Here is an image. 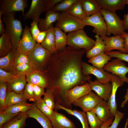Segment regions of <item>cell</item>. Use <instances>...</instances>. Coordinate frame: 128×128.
Returning <instances> with one entry per match:
<instances>
[{
	"instance_id": "18",
	"label": "cell",
	"mask_w": 128,
	"mask_h": 128,
	"mask_svg": "<svg viewBox=\"0 0 128 128\" xmlns=\"http://www.w3.org/2000/svg\"><path fill=\"white\" fill-rule=\"evenodd\" d=\"M105 45L104 52L105 53L117 50L123 53H126L124 46V40L120 35L108 37L107 35L101 37Z\"/></svg>"
},
{
	"instance_id": "22",
	"label": "cell",
	"mask_w": 128,
	"mask_h": 128,
	"mask_svg": "<svg viewBox=\"0 0 128 128\" xmlns=\"http://www.w3.org/2000/svg\"><path fill=\"white\" fill-rule=\"evenodd\" d=\"M92 111L103 123L114 117L111 112L107 101L104 100L99 102Z\"/></svg>"
},
{
	"instance_id": "37",
	"label": "cell",
	"mask_w": 128,
	"mask_h": 128,
	"mask_svg": "<svg viewBox=\"0 0 128 128\" xmlns=\"http://www.w3.org/2000/svg\"><path fill=\"white\" fill-rule=\"evenodd\" d=\"M34 70L30 64H20L14 65L11 72L14 75H26Z\"/></svg>"
},
{
	"instance_id": "33",
	"label": "cell",
	"mask_w": 128,
	"mask_h": 128,
	"mask_svg": "<svg viewBox=\"0 0 128 128\" xmlns=\"http://www.w3.org/2000/svg\"><path fill=\"white\" fill-rule=\"evenodd\" d=\"M111 57L103 52L93 57L88 61L93 66L100 69H103L105 65L111 59Z\"/></svg>"
},
{
	"instance_id": "4",
	"label": "cell",
	"mask_w": 128,
	"mask_h": 128,
	"mask_svg": "<svg viewBox=\"0 0 128 128\" xmlns=\"http://www.w3.org/2000/svg\"><path fill=\"white\" fill-rule=\"evenodd\" d=\"M68 46L77 50L84 49L87 51L94 46L95 41L88 37L83 29L68 33Z\"/></svg>"
},
{
	"instance_id": "13",
	"label": "cell",
	"mask_w": 128,
	"mask_h": 128,
	"mask_svg": "<svg viewBox=\"0 0 128 128\" xmlns=\"http://www.w3.org/2000/svg\"><path fill=\"white\" fill-rule=\"evenodd\" d=\"M47 1V0H32L29 9L23 16L24 19H31L38 23L41 19V14L46 11Z\"/></svg>"
},
{
	"instance_id": "52",
	"label": "cell",
	"mask_w": 128,
	"mask_h": 128,
	"mask_svg": "<svg viewBox=\"0 0 128 128\" xmlns=\"http://www.w3.org/2000/svg\"><path fill=\"white\" fill-rule=\"evenodd\" d=\"M47 30L41 31L35 41L37 43L41 44L44 40L46 36Z\"/></svg>"
},
{
	"instance_id": "38",
	"label": "cell",
	"mask_w": 128,
	"mask_h": 128,
	"mask_svg": "<svg viewBox=\"0 0 128 128\" xmlns=\"http://www.w3.org/2000/svg\"><path fill=\"white\" fill-rule=\"evenodd\" d=\"M90 128H100L103 123L92 111L86 112Z\"/></svg>"
},
{
	"instance_id": "25",
	"label": "cell",
	"mask_w": 128,
	"mask_h": 128,
	"mask_svg": "<svg viewBox=\"0 0 128 128\" xmlns=\"http://www.w3.org/2000/svg\"><path fill=\"white\" fill-rule=\"evenodd\" d=\"M62 110L68 114L76 117L79 121L82 126V128H90L88 126L86 113L78 110L70 109L65 107L59 104H55L54 110Z\"/></svg>"
},
{
	"instance_id": "29",
	"label": "cell",
	"mask_w": 128,
	"mask_h": 128,
	"mask_svg": "<svg viewBox=\"0 0 128 128\" xmlns=\"http://www.w3.org/2000/svg\"><path fill=\"white\" fill-rule=\"evenodd\" d=\"M28 118L27 112L21 113L5 123L2 128H24Z\"/></svg>"
},
{
	"instance_id": "42",
	"label": "cell",
	"mask_w": 128,
	"mask_h": 128,
	"mask_svg": "<svg viewBox=\"0 0 128 128\" xmlns=\"http://www.w3.org/2000/svg\"><path fill=\"white\" fill-rule=\"evenodd\" d=\"M7 82H0V112L7 108L5 101L7 92Z\"/></svg>"
},
{
	"instance_id": "19",
	"label": "cell",
	"mask_w": 128,
	"mask_h": 128,
	"mask_svg": "<svg viewBox=\"0 0 128 128\" xmlns=\"http://www.w3.org/2000/svg\"><path fill=\"white\" fill-rule=\"evenodd\" d=\"M53 128H76L74 123L65 115L54 110L50 120Z\"/></svg>"
},
{
	"instance_id": "32",
	"label": "cell",
	"mask_w": 128,
	"mask_h": 128,
	"mask_svg": "<svg viewBox=\"0 0 128 128\" xmlns=\"http://www.w3.org/2000/svg\"><path fill=\"white\" fill-rule=\"evenodd\" d=\"M27 103L25 99L23 91L16 93L13 91H7L5 103L7 108L13 105L21 103Z\"/></svg>"
},
{
	"instance_id": "54",
	"label": "cell",
	"mask_w": 128,
	"mask_h": 128,
	"mask_svg": "<svg viewBox=\"0 0 128 128\" xmlns=\"http://www.w3.org/2000/svg\"><path fill=\"white\" fill-rule=\"evenodd\" d=\"M2 14L0 13V35L5 33V31L4 24L2 19Z\"/></svg>"
},
{
	"instance_id": "41",
	"label": "cell",
	"mask_w": 128,
	"mask_h": 128,
	"mask_svg": "<svg viewBox=\"0 0 128 128\" xmlns=\"http://www.w3.org/2000/svg\"><path fill=\"white\" fill-rule=\"evenodd\" d=\"M44 96L43 99L46 104L51 109L53 110L55 104V97L50 88H46Z\"/></svg>"
},
{
	"instance_id": "35",
	"label": "cell",
	"mask_w": 128,
	"mask_h": 128,
	"mask_svg": "<svg viewBox=\"0 0 128 128\" xmlns=\"http://www.w3.org/2000/svg\"><path fill=\"white\" fill-rule=\"evenodd\" d=\"M32 105L27 103H18L8 107L3 112L12 114L26 112L31 109Z\"/></svg>"
},
{
	"instance_id": "12",
	"label": "cell",
	"mask_w": 128,
	"mask_h": 128,
	"mask_svg": "<svg viewBox=\"0 0 128 128\" xmlns=\"http://www.w3.org/2000/svg\"><path fill=\"white\" fill-rule=\"evenodd\" d=\"M82 71L85 75L92 74L99 82L104 83L110 82L112 74L106 72L103 69H100L91 65L84 61L81 62Z\"/></svg>"
},
{
	"instance_id": "28",
	"label": "cell",
	"mask_w": 128,
	"mask_h": 128,
	"mask_svg": "<svg viewBox=\"0 0 128 128\" xmlns=\"http://www.w3.org/2000/svg\"><path fill=\"white\" fill-rule=\"evenodd\" d=\"M83 10L87 16L101 12L102 8L96 0H80Z\"/></svg>"
},
{
	"instance_id": "21",
	"label": "cell",
	"mask_w": 128,
	"mask_h": 128,
	"mask_svg": "<svg viewBox=\"0 0 128 128\" xmlns=\"http://www.w3.org/2000/svg\"><path fill=\"white\" fill-rule=\"evenodd\" d=\"M27 113L29 117L35 119L43 128H53L50 119L37 108L35 103H32Z\"/></svg>"
},
{
	"instance_id": "48",
	"label": "cell",
	"mask_w": 128,
	"mask_h": 128,
	"mask_svg": "<svg viewBox=\"0 0 128 128\" xmlns=\"http://www.w3.org/2000/svg\"><path fill=\"white\" fill-rule=\"evenodd\" d=\"M124 115L123 113L117 110L114 115V118L112 123L108 128H117Z\"/></svg>"
},
{
	"instance_id": "46",
	"label": "cell",
	"mask_w": 128,
	"mask_h": 128,
	"mask_svg": "<svg viewBox=\"0 0 128 128\" xmlns=\"http://www.w3.org/2000/svg\"><path fill=\"white\" fill-rule=\"evenodd\" d=\"M105 53L111 58H118L122 61L128 62V53H123L118 51H111Z\"/></svg>"
},
{
	"instance_id": "14",
	"label": "cell",
	"mask_w": 128,
	"mask_h": 128,
	"mask_svg": "<svg viewBox=\"0 0 128 128\" xmlns=\"http://www.w3.org/2000/svg\"><path fill=\"white\" fill-rule=\"evenodd\" d=\"M36 43L31 34L29 28L25 24L17 48L18 51L20 54H27Z\"/></svg>"
},
{
	"instance_id": "3",
	"label": "cell",
	"mask_w": 128,
	"mask_h": 128,
	"mask_svg": "<svg viewBox=\"0 0 128 128\" xmlns=\"http://www.w3.org/2000/svg\"><path fill=\"white\" fill-rule=\"evenodd\" d=\"M27 55L33 69L40 71L46 70L52 55L41 44L38 43H36L33 49Z\"/></svg>"
},
{
	"instance_id": "43",
	"label": "cell",
	"mask_w": 128,
	"mask_h": 128,
	"mask_svg": "<svg viewBox=\"0 0 128 128\" xmlns=\"http://www.w3.org/2000/svg\"><path fill=\"white\" fill-rule=\"evenodd\" d=\"M23 93L25 97L27 100H28L30 101L35 102L36 100L34 96L33 84L27 82L24 90Z\"/></svg>"
},
{
	"instance_id": "56",
	"label": "cell",
	"mask_w": 128,
	"mask_h": 128,
	"mask_svg": "<svg viewBox=\"0 0 128 128\" xmlns=\"http://www.w3.org/2000/svg\"><path fill=\"white\" fill-rule=\"evenodd\" d=\"M124 100L121 104L120 107L123 108L128 101V88L127 89L126 93L124 97Z\"/></svg>"
},
{
	"instance_id": "57",
	"label": "cell",
	"mask_w": 128,
	"mask_h": 128,
	"mask_svg": "<svg viewBox=\"0 0 128 128\" xmlns=\"http://www.w3.org/2000/svg\"><path fill=\"white\" fill-rule=\"evenodd\" d=\"M123 17L124 19L123 21L125 29V30H128V13L124 14Z\"/></svg>"
},
{
	"instance_id": "55",
	"label": "cell",
	"mask_w": 128,
	"mask_h": 128,
	"mask_svg": "<svg viewBox=\"0 0 128 128\" xmlns=\"http://www.w3.org/2000/svg\"><path fill=\"white\" fill-rule=\"evenodd\" d=\"M114 118V117L112 118L103 123L100 128H108L112 123Z\"/></svg>"
},
{
	"instance_id": "44",
	"label": "cell",
	"mask_w": 128,
	"mask_h": 128,
	"mask_svg": "<svg viewBox=\"0 0 128 128\" xmlns=\"http://www.w3.org/2000/svg\"><path fill=\"white\" fill-rule=\"evenodd\" d=\"M20 113L12 114L4 112H0V128H2L5 123Z\"/></svg>"
},
{
	"instance_id": "9",
	"label": "cell",
	"mask_w": 128,
	"mask_h": 128,
	"mask_svg": "<svg viewBox=\"0 0 128 128\" xmlns=\"http://www.w3.org/2000/svg\"><path fill=\"white\" fill-rule=\"evenodd\" d=\"M103 69L118 76L123 82L128 83V78L126 76L128 73V67L120 59L116 58L109 62Z\"/></svg>"
},
{
	"instance_id": "45",
	"label": "cell",
	"mask_w": 128,
	"mask_h": 128,
	"mask_svg": "<svg viewBox=\"0 0 128 128\" xmlns=\"http://www.w3.org/2000/svg\"><path fill=\"white\" fill-rule=\"evenodd\" d=\"M11 72H6L0 68V82H7L17 76Z\"/></svg>"
},
{
	"instance_id": "34",
	"label": "cell",
	"mask_w": 128,
	"mask_h": 128,
	"mask_svg": "<svg viewBox=\"0 0 128 128\" xmlns=\"http://www.w3.org/2000/svg\"><path fill=\"white\" fill-rule=\"evenodd\" d=\"M13 48L10 39L6 33L2 34L0 37V57L7 55Z\"/></svg>"
},
{
	"instance_id": "10",
	"label": "cell",
	"mask_w": 128,
	"mask_h": 128,
	"mask_svg": "<svg viewBox=\"0 0 128 128\" xmlns=\"http://www.w3.org/2000/svg\"><path fill=\"white\" fill-rule=\"evenodd\" d=\"M0 13L3 15L9 13L21 11L23 16L25 9L28 7L26 0H0Z\"/></svg>"
},
{
	"instance_id": "30",
	"label": "cell",
	"mask_w": 128,
	"mask_h": 128,
	"mask_svg": "<svg viewBox=\"0 0 128 128\" xmlns=\"http://www.w3.org/2000/svg\"><path fill=\"white\" fill-rule=\"evenodd\" d=\"M56 48L57 50L65 48L67 44L68 36L66 33L59 27H54Z\"/></svg>"
},
{
	"instance_id": "7",
	"label": "cell",
	"mask_w": 128,
	"mask_h": 128,
	"mask_svg": "<svg viewBox=\"0 0 128 128\" xmlns=\"http://www.w3.org/2000/svg\"><path fill=\"white\" fill-rule=\"evenodd\" d=\"M92 91L88 82L83 85L77 86L66 91L64 96L65 101L64 107L72 110L73 103Z\"/></svg>"
},
{
	"instance_id": "36",
	"label": "cell",
	"mask_w": 128,
	"mask_h": 128,
	"mask_svg": "<svg viewBox=\"0 0 128 128\" xmlns=\"http://www.w3.org/2000/svg\"><path fill=\"white\" fill-rule=\"evenodd\" d=\"M67 11L73 16L82 20L87 16L83 10L80 0H77Z\"/></svg>"
},
{
	"instance_id": "20",
	"label": "cell",
	"mask_w": 128,
	"mask_h": 128,
	"mask_svg": "<svg viewBox=\"0 0 128 128\" xmlns=\"http://www.w3.org/2000/svg\"><path fill=\"white\" fill-rule=\"evenodd\" d=\"M27 82L26 75H17L7 82V90L16 93H21L23 91Z\"/></svg>"
},
{
	"instance_id": "53",
	"label": "cell",
	"mask_w": 128,
	"mask_h": 128,
	"mask_svg": "<svg viewBox=\"0 0 128 128\" xmlns=\"http://www.w3.org/2000/svg\"><path fill=\"white\" fill-rule=\"evenodd\" d=\"M120 36L124 40V46L126 53H128V33L125 32Z\"/></svg>"
},
{
	"instance_id": "24",
	"label": "cell",
	"mask_w": 128,
	"mask_h": 128,
	"mask_svg": "<svg viewBox=\"0 0 128 128\" xmlns=\"http://www.w3.org/2000/svg\"><path fill=\"white\" fill-rule=\"evenodd\" d=\"M46 12L45 18L40 19L38 24L41 31H47L53 23L57 22L60 13L52 10H47Z\"/></svg>"
},
{
	"instance_id": "50",
	"label": "cell",
	"mask_w": 128,
	"mask_h": 128,
	"mask_svg": "<svg viewBox=\"0 0 128 128\" xmlns=\"http://www.w3.org/2000/svg\"><path fill=\"white\" fill-rule=\"evenodd\" d=\"M38 24L37 22L33 21L30 28L31 34L35 41L41 32L38 27Z\"/></svg>"
},
{
	"instance_id": "6",
	"label": "cell",
	"mask_w": 128,
	"mask_h": 128,
	"mask_svg": "<svg viewBox=\"0 0 128 128\" xmlns=\"http://www.w3.org/2000/svg\"><path fill=\"white\" fill-rule=\"evenodd\" d=\"M106 24L107 35L110 36L121 35L125 32L123 20H121L115 12L102 9L101 11Z\"/></svg>"
},
{
	"instance_id": "23",
	"label": "cell",
	"mask_w": 128,
	"mask_h": 128,
	"mask_svg": "<svg viewBox=\"0 0 128 128\" xmlns=\"http://www.w3.org/2000/svg\"><path fill=\"white\" fill-rule=\"evenodd\" d=\"M19 53L17 49L12 48L7 55L0 58V68L11 72L15 65L16 58Z\"/></svg>"
},
{
	"instance_id": "17",
	"label": "cell",
	"mask_w": 128,
	"mask_h": 128,
	"mask_svg": "<svg viewBox=\"0 0 128 128\" xmlns=\"http://www.w3.org/2000/svg\"><path fill=\"white\" fill-rule=\"evenodd\" d=\"M110 82L112 90L110 97L107 101L111 112L113 116L114 115L117 110V105L116 101V94L118 88L124 84L123 82L118 76L111 74Z\"/></svg>"
},
{
	"instance_id": "31",
	"label": "cell",
	"mask_w": 128,
	"mask_h": 128,
	"mask_svg": "<svg viewBox=\"0 0 128 128\" xmlns=\"http://www.w3.org/2000/svg\"><path fill=\"white\" fill-rule=\"evenodd\" d=\"M95 37L96 40L94 46L86 53V57L89 59L103 52H104L105 50V44L101 37L96 35Z\"/></svg>"
},
{
	"instance_id": "26",
	"label": "cell",
	"mask_w": 128,
	"mask_h": 128,
	"mask_svg": "<svg viewBox=\"0 0 128 128\" xmlns=\"http://www.w3.org/2000/svg\"><path fill=\"white\" fill-rule=\"evenodd\" d=\"M41 44L51 54L57 51L55 46L54 27L53 24L47 30L46 37Z\"/></svg>"
},
{
	"instance_id": "27",
	"label": "cell",
	"mask_w": 128,
	"mask_h": 128,
	"mask_svg": "<svg viewBox=\"0 0 128 128\" xmlns=\"http://www.w3.org/2000/svg\"><path fill=\"white\" fill-rule=\"evenodd\" d=\"M102 8L115 12L117 10H123L126 4V0H96Z\"/></svg>"
},
{
	"instance_id": "2",
	"label": "cell",
	"mask_w": 128,
	"mask_h": 128,
	"mask_svg": "<svg viewBox=\"0 0 128 128\" xmlns=\"http://www.w3.org/2000/svg\"><path fill=\"white\" fill-rule=\"evenodd\" d=\"M16 14L13 12L3 15L2 19L5 33L10 39L13 48L17 49L23 29L20 21L15 18Z\"/></svg>"
},
{
	"instance_id": "8",
	"label": "cell",
	"mask_w": 128,
	"mask_h": 128,
	"mask_svg": "<svg viewBox=\"0 0 128 128\" xmlns=\"http://www.w3.org/2000/svg\"><path fill=\"white\" fill-rule=\"evenodd\" d=\"M86 26H90L94 28L93 32L100 37L107 35V29L103 15L100 12L89 16H87L82 20Z\"/></svg>"
},
{
	"instance_id": "15",
	"label": "cell",
	"mask_w": 128,
	"mask_h": 128,
	"mask_svg": "<svg viewBox=\"0 0 128 128\" xmlns=\"http://www.w3.org/2000/svg\"><path fill=\"white\" fill-rule=\"evenodd\" d=\"M27 82L38 85L44 88H50L51 81L45 71L34 70L26 75Z\"/></svg>"
},
{
	"instance_id": "16",
	"label": "cell",
	"mask_w": 128,
	"mask_h": 128,
	"mask_svg": "<svg viewBox=\"0 0 128 128\" xmlns=\"http://www.w3.org/2000/svg\"><path fill=\"white\" fill-rule=\"evenodd\" d=\"M92 90L103 100L107 101L110 97L112 90V85L110 82L104 83L99 81L96 79L94 81L91 79L88 82Z\"/></svg>"
},
{
	"instance_id": "11",
	"label": "cell",
	"mask_w": 128,
	"mask_h": 128,
	"mask_svg": "<svg viewBox=\"0 0 128 128\" xmlns=\"http://www.w3.org/2000/svg\"><path fill=\"white\" fill-rule=\"evenodd\" d=\"M102 99L92 91L73 103L72 105L80 107L86 112L92 111Z\"/></svg>"
},
{
	"instance_id": "51",
	"label": "cell",
	"mask_w": 128,
	"mask_h": 128,
	"mask_svg": "<svg viewBox=\"0 0 128 128\" xmlns=\"http://www.w3.org/2000/svg\"><path fill=\"white\" fill-rule=\"evenodd\" d=\"M62 0H47L46 5V11L51 10L55 5Z\"/></svg>"
},
{
	"instance_id": "39",
	"label": "cell",
	"mask_w": 128,
	"mask_h": 128,
	"mask_svg": "<svg viewBox=\"0 0 128 128\" xmlns=\"http://www.w3.org/2000/svg\"><path fill=\"white\" fill-rule=\"evenodd\" d=\"M35 103L37 108L50 120L52 117L54 110L51 109L46 105L42 98L36 101Z\"/></svg>"
},
{
	"instance_id": "5",
	"label": "cell",
	"mask_w": 128,
	"mask_h": 128,
	"mask_svg": "<svg viewBox=\"0 0 128 128\" xmlns=\"http://www.w3.org/2000/svg\"><path fill=\"white\" fill-rule=\"evenodd\" d=\"M55 26L66 33L83 29L86 26L82 20L66 11L60 12Z\"/></svg>"
},
{
	"instance_id": "47",
	"label": "cell",
	"mask_w": 128,
	"mask_h": 128,
	"mask_svg": "<svg viewBox=\"0 0 128 128\" xmlns=\"http://www.w3.org/2000/svg\"><path fill=\"white\" fill-rule=\"evenodd\" d=\"M23 64H28L31 65L30 59L27 55L19 53L16 58L15 65Z\"/></svg>"
},
{
	"instance_id": "59",
	"label": "cell",
	"mask_w": 128,
	"mask_h": 128,
	"mask_svg": "<svg viewBox=\"0 0 128 128\" xmlns=\"http://www.w3.org/2000/svg\"><path fill=\"white\" fill-rule=\"evenodd\" d=\"M126 4L128 5V0H126Z\"/></svg>"
},
{
	"instance_id": "58",
	"label": "cell",
	"mask_w": 128,
	"mask_h": 128,
	"mask_svg": "<svg viewBox=\"0 0 128 128\" xmlns=\"http://www.w3.org/2000/svg\"><path fill=\"white\" fill-rule=\"evenodd\" d=\"M128 119L127 118L126 120L124 128H127L128 126Z\"/></svg>"
},
{
	"instance_id": "1",
	"label": "cell",
	"mask_w": 128,
	"mask_h": 128,
	"mask_svg": "<svg viewBox=\"0 0 128 128\" xmlns=\"http://www.w3.org/2000/svg\"><path fill=\"white\" fill-rule=\"evenodd\" d=\"M87 51L68 46L52 54L45 71L51 82L50 88L55 97V104L64 107L65 91L77 86L85 84L91 79L83 74L82 57Z\"/></svg>"
},
{
	"instance_id": "49",
	"label": "cell",
	"mask_w": 128,
	"mask_h": 128,
	"mask_svg": "<svg viewBox=\"0 0 128 128\" xmlns=\"http://www.w3.org/2000/svg\"><path fill=\"white\" fill-rule=\"evenodd\" d=\"M33 85L34 95L36 101L41 98V96L44 95L45 91L44 88L36 85Z\"/></svg>"
},
{
	"instance_id": "40",
	"label": "cell",
	"mask_w": 128,
	"mask_h": 128,
	"mask_svg": "<svg viewBox=\"0 0 128 128\" xmlns=\"http://www.w3.org/2000/svg\"><path fill=\"white\" fill-rule=\"evenodd\" d=\"M77 0H62L57 4L51 10L60 13L67 11Z\"/></svg>"
}]
</instances>
